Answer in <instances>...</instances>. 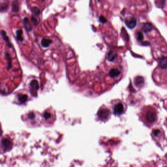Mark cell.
Returning a JSON list of instances; mask_svg holds the SVG:
<instances>
[{
	"instance_id": "21",
	"label": "cell",
	"mask_w": 167,
	"mask_h": 167,
	"mask_svg": "<svg viewBox=\"0 0 167 167\" xmlns=\"http://www.w3.org/2000/svg\"><path fill=\"white\" fill-rule=\"evenodd\" d=\"M12 10L13 11L16 12L19 10V7L17 4H12Z\"/></svg>"
},
{
	"instance_id": "6",
	"label": "cell",
	"mask_w": 167,
	"mask_h": 167,
	"mask_svg": "<svg viewBox=\"0 0 167 167\" xmlns=\"http://www.w3.org/2000/svg\"><path fill=\"white\" fill-rule=\"evenodd\" d=\"M52 42V40L50 39L43 38L41 41V45L44 48H47L50 45Z\"/></svg>"
},
{
	"instance_id": "8",
	"label": "cell",
	"mask_w": 167,
	"mask_h": 167,
	"mask_svg": "<svg viewBox=\"0 0 167 167\" xmlns=\"http://www.w3.org/2000/svg\"><path fill=\"white\" fill-rule=\"evenodd\" d=\"M152 25L150 23H145L143 24L142 29L145 33H149L152 29Z\"/></svg>"
},
{
	"instance_id": "1",
	"label": "cell",
	"mask_w": 167,
	"mask_h": 167,
	"mask_svg": "<svg viewBox=\"0 0 167 167\" xmlns=\"http://www.w3.org/2000/svg\"><path fill=\"white\" fill-rule=\"evenodd\" d=\"M157 120L156 111L153 109H147L143 114V121L147 125L149 126L154 124Z\"/></svg>"
},
{
	"instance_id": "14",
	"label": "cell",
	"mask_w": 167,
	"mask_h": 167,
	"mask_svg": "<svg viewBox=\"0 0 167 167\" xmlns=\"http://www.w3.org/2000/svg\"><path fill=\"white\" fill-rule=\"evenodd\" d=\"M2 143L4 147L6 149H9L11 146V143L10 140L8 139H3L2 141Z\"/></svg>"
},
{
	"instance_id": "23",
	"label": "cell",
	"mask_w": 167,
	"mask_h": 167,
	"mask_svg": "<svg viewBox=\"0 0 167 167\" xmlns=\"http://www.w3.org/2000/svg\"><path fill=\"white\" fill-rule=\"evenodd\" d=\"M99 21L102 23H105L107 22L106 19L103 16H100V17H99Z\"/></svg>"
},
{
	"instance_id": "9",
	"label": "cell",
	"mask_w": 167,
	"mask_h": 167,
	"mask_svg": "<svg viewBox=\"0 0 167 167\" xmlns=\"http://www.w3.org/2000/svg\"><path fill=\"white\" fill-rule=\"evenodd\" d=\"M144 83V79L142 76H138L135 78L134 84L136 85V86H140L142 85Z\"/></svg>"
},
{
	"instance_id": "3",
	"label": "cell",
	"mask_w": 167,
	"mask_h": 167,
	"mask_svg": "<svg viewBox=\"0 0 167 167\" xmlns=\"http://www.w3.org/2000/svg\"><path fill=\"white\" fill-rule=\"evenodd\" d=\"M125 25L129 29H134L137 25V20L134 17L128 18L125 20Z\"/></svg>"
},
{
	"instance_id": "16",
	"label": "cell",
	"mask_w": 167,
	"mask_h": 167,
	"mask_svg": "<svg viewBox=\"0 0 167 167\" xmlns=\"http://www.w3.org/2000/svg\"><path fill=\"white\" fill-rule=\"evenodd\" d=\"M23 31L22 30H19L16 31V38L19 41H23V37L22 36Z\"/></svg>"
},
{
	"instance_id": "10",
	"label": "cell",
	"mask_w": 167,
	"mask_h": 167,
	"mask_svg": "<svg viewBox=\"0 0 167 167\" xmlns=\"http://www.w3.org/2000/svg\"><path fill=\"white\" fill-rule=\"evenodd\" d=\"M28 97L25 94H18L17 96V99L20 103H24L27 100Z\"/></svg>"
},
{
	"instance_id": "19",
	"label": "cell",
	"mask_w": 167,
	"mask_h": 167,
	"mask_svg": "<svg viewBox=\"0 0 167 167\" xmlns=\"http://www.w3.org/2000/svg\"><path fill=\"white\" fill-rule=\"evenodd\" d=\"M137 39L139 41H141L144 39V36L141 32H138L137 34Z\"/></svg>"
},
{
	"instance_id": "22",
	"label": "cell",
	"mask_w": 167,
	"mask_h": 167,
	"mask_svg": "<svg viewBox=\"0 0 167 167\" xmlns=\"http://www.w3.org/2000/svg\"><path fill=\"white\" fill-rule=\"evenodd\" d=\"M43 116L44 117V118L46 120L47 119H50V117H51V114H50V113L48 112H46L44 113V115H43Z\"/></svg>"
},
{
	"instance_id": "20",
	"label": "cell",
	"mask_w": 167,
	"mask_h": 167,
	"mask_svg": "<svg viewBox=\"0 0 167 167\" xmlns=\"http://www.w3.org/2000/svg\"><path fill=\"white\" fill-rule=\"evenodd\" d=\"M160 133H161V131L159 129H156L153 131V135L154 137H158L160 135Z\"/></svg>"
},
{
	"instance_id": "15",
	"label": "cell",
	"mask_w": 167,
	"mask_h": 167,
	"mask_svg": "<svg viewBox=\"0 0 167 167\" xmlns=\"http://www.w3.org/2000/svg\"><path fill=\"white\" fill-rule=\"evenodd\" d=\"M1 35H2V37L3 38L4 40L7 42V44H8V46H9V48H10V47L11 46V45L10 44L9 37L7 35L6 33L4 31L2 30L1 31Z\"/></svg>"
},
{
	"instance_id": "24",
	"label": "cell",
	"mask_w": 167,
	"mask_h": 167,
	"mask_svg": "<svg viewBox=\"0 0 167 167\" xmlns=\"http://www.w3.org/2000/svg\"><path fill=\"white\" fill-rule=\"evenodd\" d=\"M28 117H29V118L30 119H34V113H30V114H29Z\"/></svg>"
},
{
	"instance_id": "12",
	"label": "cell",
	"mask_w": 167,
	"mask_h": 167,
	"mask_svg": "<svg viewBox=\"0 0 167 167\" xmlns=\"http://www.w3.org/2000/svg\"><path fill=\"white\" fill-rule=\"evenodd\" d=\"M159 67L162 69H167V57L163 58L161 59L159 65Z\"/></svg>"
},
{
	"instance_id": "11",
	"label": "cell",
	"mask_w": 167,
	"mask_h": 167,
	"mask_svg": "<svg viewBox=\"0 0 167 167\" xmlns=\"http://www.w3.org/2000/svg\"><path fill=\"white\" fill-rule=\"evenodd\" d=\"M23 22L24 23V27H25L26 31L29 32L31 31V30H32V26H31V25L30 24V22L28 18H27L26 17L24 18L23 19Z\"/></svg>"
},
{
	"instance_id": "18",
	"label": "cell",
	"mask_w": 167,
	"mask_h": 167,
	"mask_svg": "<svg viewBox=\"0 0 167 167\" xmlns=\"http://www.w3.org/2000/svg\"><path fill=\"white\" fill-rule=\"evenodd\" d=\"M35 16H35V15H33L32 17H31V20H32V22L33 23V24H34V25H37L38 24V23H39V19H37Z\"/></svg>"
},
{
	"instance_id": "4",
	"label": "cell",
	"mask_w": 167,
	"mask_h": 167,
	"mask_svg": "<svg viewBox=\"0 0 167 167\" xmlns=\"http://www.w3.org/2000/svg\"><path fill=\"white\" fill-rule=\"evenodd\" d=\"M125 109L123 103L119 102L116 104L114 108V113L115 115H121L124 112Z\"/></svg>"
},
{
	"instance_id": "17",
	"label": "cell",
	"mask_w": 167,
	"mask_h": 167,
	"mask_svg": "<svg viewBox=\"0 0 167 167\" xmlns=\"http://www.w3.org/2000/svg\"><path fill=\"white\" fill-rule=\"evenodd\" d=\"M32 11L34 14V15L38 16V15L40 14V9L36 7H34L32 8Z\"/></svg>"
},
{
	"instance_id": "13",
	"label": "cell",
	"mask_w": 167,
	"mask_h": 167,
	"mask_svg": "<svg viewBox=\"0 0 167 167\" xmlns=\"http://www.w3.org/2000/svg\"><path fill=\"white\" fill-rule=\"evenodd\" d=\"M116 57V54L113 51H109L107 55V59L109 61H113Z\"/></svg>"
},
{
	"instance_id": "2",
	"label": "cell",
	"mask_w": 167,
	"mask_h": 167,
	"mask_svg": "<svg viewBox=\"0 0 167 167\" xmlns=\"http://www.w3.org/2000/svg\"><path fill=\"white\" fill-rule=\"evenodd\" d=\"M98 116L101 120H107L110 116V112L107 109H100L98 111Z\"/></svg>"
},
{
	"instance_id": "25",
	"label": "cell",
	"mask_w": 167,
	"mask_h": 167,
	"mask_svg": "<svg viewBox=\"0 0 167 167\" xmlns=\"http://www.w3.org/2000/svg\"></svg>"
},
{
	"instance_id": "7",
	"label": "cell",
	"mask_w": 167,
	"mask_h": 167,
	"mask_svg": "<svg viewBox=\"0 0 167 167\" xmlns=\"http://www.w3.org/2000/svg\"><path fill=\"white\" fill-rule=\"evenodd\" d=\"M109 74L112 77H117L121 74V71L117 68H113L110 71Z\"/></svg>"
},
{
	"instance_id": "5",
	"label": "cell",
	"mask_w": 167,
	"mask_h": 167,
	"mask_svg": "<svg viewBox=\"0 0 167 167\" xmlns=\"http://www.w3.org/2000/svg\"><path fill=\"white\" fill-rule=\"evenodd\" d=\"M30 89L33 94H35L39 89V84L36 79L33 80L30 84Z\"/></svg>"
}]
</instances>
